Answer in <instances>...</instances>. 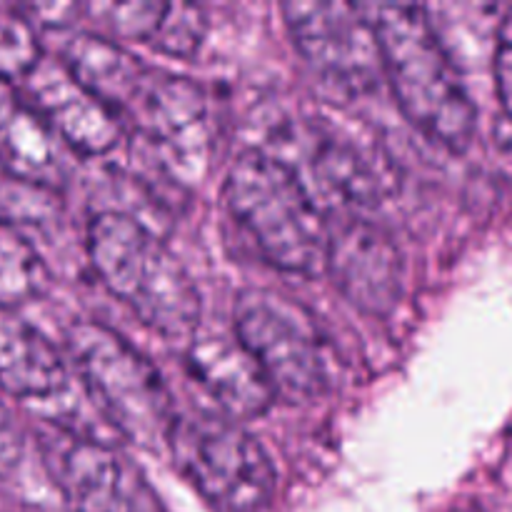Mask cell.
Listing matches in <instances>:
<instances>
[{
    "instance_id": "cell-11",
    "label": "cell",
    "mask_w": 512,
    "mask_h": 512,
    "mask_svg": "<svg viewBox=\"0 0 512 512\" xmlns=\"http://www.w3.org/2000/svg\"><path fill=\"white\" fill-rule=\"evenodd\" d=\"M28 98L65 145L80 155H105L123 135L120 110L85 88L60 60H45L25 78Z\"/></svg>"
},
{
    "instance_id": "cell-5",
    "label": "cell",
    "mask_w": 512,
    "mask_h": 512,
    "mask_svg": "<svg viewBox=\"0 0 512 512\" xmlns=\"http://www.w3.org/2000/svg\"><path fill=\"white\" fill-rule=\"evenodd\" d=\"M235 338L285 400H315L335 380V350L303 303L270 288H245L235 298Z\"/></svg>"
},
{
    "instance_id": "cell-20",
    "label": "cell",
    "mask_w": 512,
    "mask_h": 512,
    "mask_svg": "<svg viewBox=\"0 0 512 512\" xmlns=\"http://www.w3.org/2000/svg\"><path fill=\"white\" fill-rule=\"evenodd\" d=\"M58 215V195L45 185L5 175L0 180V223L20 230V225H45Z\"/></svg>"
},
{
    "instance_id": "cell-22",
    "label": "cell",
    "mask_w": 512,
    "mask_h": 512,
    "mask_svg": "<svg viewBox=\"0 0 512 512\" xmlns=\"http://www.w3.org/2000/svg\"><path fill=\"white\" fill-rule=\"evenodd\" d=\"M23 458V433L10 410L0 403V478L15 470Z\"/></svg>"
},
{
    "instance_id": "cell-9",
    "label": "cell",
    "mask_w": 512,
    "mask_h": 512,
    "mask_svg": "<svg viewBox=\"0 0 512 512\" xmlns=\"http://www.w3.org/2000/svg\"><path fill=\"white\" fill-rule=\"evenodd\" d=\"M295 48L323 75L348 93H370L383 73L378 35L365 5L295 0L283 5Z\"/></svg>"
},
{
    "instance_id": "cell-7",
    "label": "cell",
    "mask_w": 512,
    "mask_h": 512,
    "mask_svg": "<svg viewBox=\"0 0 512 512\" xmlns=\"http://www.w3.org/2000/svg\"><path fill=\"white\" fill-rule=\"evenodd\" d=\"M125 113L138 125L140 155L178 185L203 178L210 163L208 103L198 83L150 68Z\"/></svg>"
},
{
    "instance_id": "cell-19",
    "label": "cell",
    "mask_w": 512,
    "mask_h": 512,
    "mask_svg": "<svg viewBox=\"0 0 512 512\" xmlns=\"http://www.w3.org/2000/svg\"><path fill=\"white\" fill-rule=\"evenodd\" d=\"M208 18L193 3H165L158 25L150 38V48L175 58H190L203 43Z\"/></svg>"
},
{
    "instance_id": "cell-17",
    "label": "cell",
    "mask_w": 512,
    "mask_h": 512,
    "mask_svg": "<svg viewBox=\"0 0 512 512\" xmlns=\"http://www.w3.org/2000/svg\"><path fill=\"white\" fill-rule=\"evenodd\" d=\"M48 268L38 250L23 233L0 223V308L18 305L43 295L48 288Z\"/></svg>"
},
{
    "instance_id": "cell-21",
    "label": "cell",
    "mask_w": 512,
    "mask_h": 512,
    "mask_svg": "<svg viewBox=\"0 0 512 512\" xmlns=\"http://www.w3.org/2000/svg\"><path fill=\"white\" fill-rule=\"evenodd\" d=\"M495 88L503 103L505 118L512 123V10L503 18L498 28V40H495Z\"/></svg>"
},
{
    "instance_id": "cell-6",
    "label": "cell",
    "mask_w": 512,
    "mask_h": 512,
    "mask_svg": "<svg viewBox=\"0 0 512 512\" xmlns=\"http://www.w3.org/2000/svg\"><path fill=\"white\" fill-rule=\"evenodd\" d=\"M165 445L175 470L218 512H263L273 503V460L238 420L208 410L178 415Z\"/></svg>"
},
{
    "instance_id": "cell-18",
    "label": "cell",
    "mask_w": 512,
    "mask_h": 512,
    "mask_svg": "<svg viewBox=\"0 0 512 512\" xmlns=\"http://www.w3.org/2000/svg\"><path fill=\"white\" fill-rule=\"evenodd\" d=\"M35 23L23 13V8L0 5V78H28L43 63Z\"/></svg>"
},
{
    "instance_id": "cell-12",
    "label": "cell",
    "mask_w": 512,
    "mask_h": 512,
    "mask_svg": "<svg viewBox=\"0 0 512 512\" xmlns=\"http://www.w3.org/2000/svg\"><path fill=\"white\" fill-rule=\"evenodd\" d=\"M185 365L205 393L233 420L258 418L278 398L253 355L238 338L193 335L185 350Z\"/></svg>"
},
{
    "instance_id": "cell-13",
    "label": "cell",
    "mask_w": 512,
    "mask_h": 512,
    "mask_svg": "<svg viewBox=\"0 0 512 512\" xmlns=\"http://www.w3.org/2000/svg\"><path fill=\"white\" fill-rule=\"evenodd\" d=\"M58 135L15 80L0 78V165L10 178L58 190L65 175Z\"/></svg>"
},
{
    "instance_id": "cell-14",
    "label": "cell",
    "mask_w": 512,
    "mask_h": 512,
    "mask_svg": "<svg viewBox=\"0 0 512 512\" xmlns=\"http://www.w3.org/2000/svg\"><path fill=\"white\" fill-rule=\"evenodd\" d=\"M303 148L313 178L343 203L375 205L390 190L378 155L328 125L310 123Z\"/></svg>"
},
{
    "instance_id": "cell-23",
    "label": "cell",
    "mask_w": 512,
    "mask_h": 512,
    "mask_svg": "<svg viewBox=\"0 0 512 512\" xmlns=\"http://www.w3.org/2000/svg\"><path fill=\"white\" fill-rule=\"evenodd\" d=\"M23 13L28 15L33 23L48 25V28H65V25L73 23V15L78 13V5L70 3H38L23 8Z\"/></svg>"
},
{
    "instance_id": "cell-16",
    "label": "cell",
    "mask_w": 512,
    "mask_h": 512,
    "mask_svg": "<svg viewBox=\"0 0 512 512\" xmlns=\"http://www.w3.org/2000/svg\"><path fill=\"white\" fill-rule=\"evenodd\" d=\"M58 60L85 88L118 110L128 108L150 73L148 65L118 40L85 30L63 40Z\"/></svg>"
},
{
    "instance_id": "cell-2",
    "label": "cell",
    "mask_w": 512,
    "mask_h": 512,
    "mask_svg": "<svg viewBox=\"0 0 512 512\" xmlns=\"http://www.w3.org/2000/svg\"><path fill=\"white\" fill-rule=\"evenodd\" d=\"M225 205L270 265L315 275L325 268L330 225L298 170L280 155L248 148L230 163Z\"/></svg>"
},
{
    "instance_id": "cell-8",
    "label": "cell",
    "mask_w": 512,
    "mask_h": 512,
    "mask_svg": "<svg viewBox=\"0 0 512 512\" xmlns=\"http://www.w3.org/2000/svg\"><path fill=\"white\" fill-rule=\"evenodd\" d=\"M40 448L73 512H165L143 470L110 440L48 428Z\"/></svg>"
},
{
    "instance_id": "cell-15",
    "label": "cell",
    "mask_w": 512,
    "mask_h": 512,
    "mask_svg": "<svg viewBox=\"0 0 512 512\" xmlns=\"http://www.w3.org/2000/svg\"><path fill=\"white\" fill-rule=\"evenodd\" d=\"M68 365L60 350L15 310L0 308V390L18 400L63 393Z\"/></svg>"
},
{
    "instance_id": "cell-4",
    "label": "cell",
    "mask_w": 512,
    "mask_h": 512,
    "mask_svg": "<svg viewBox=\"0 0 512 512\" xmlns=\"http://www.w3.org/2000/svg\"><path fill=\"white\" fill-rule=\"evenodd\" d=\"M65 348L88 395L123 438L143 448L168 443L178 413L168 385L143 353L98 320H75Z\"/></svg>"
},
{
    "instance_id": "cell-1",
    "label": "cell",
    "mask_w": 512,
    "mask_h": 512,
    "mask_svg": "<svg viewBox=\"0 0 512 512\" xmlns=\"http://www.w3.org/2000/svg\"><path fill=\"white\" fill-rule=\"evenodd\" d=\"M365 10L378 35L385 80L405 118L455 153L468 148L478 113L425 8L378 3Z\"/></svg>"
},
{
    "instance_id": "cell-10",
    "label": "cell",
    "mask_w": 512,
    "mask_h": 512,
    "mask_svg": "<svg viewBox=\"0 0 512 512\" xmlns=\"http://www.w3.org/2000/svg\"><path fill=\"white\" fill-rule=\"evenodd\" d=\"M325 270L350 303L383 318L403 293V255L395 240L370 220L350 218L330 228Z\"/></svg>"
},
{
    "instance_id": "cell-3",
    "label": "cell",
    "mask_w": 512,
    "mask_h": 512,
    "mask_svg": "<svg viewBox=\"0 0 512 512\" xmlns=\"http://www.w3.org/2000/svg\"><path fill=\"white\" fill-rule=\"evenodd\" d=\"M85 250L100 283L140 323L165 338H193L200 293L193 275L153 230L118 210H103L88 223Z\"/></svg>"
}]
</instances>
